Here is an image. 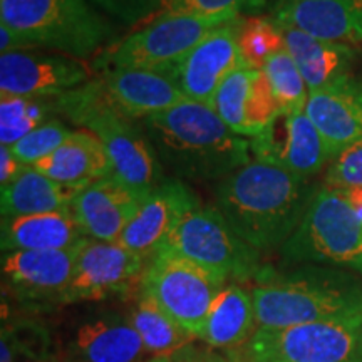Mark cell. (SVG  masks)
Listing matches in <instances>:
<instances>
[{"label": "cell", "mask_w": 362, "mask_h": 362, "mask_svg": "<svg viewBox=\"0 0 362 362\" xmlns=\"http://www.w3.org/2000/svg\"><path fill=\"white\" fill-rule=\"evenodd\" d=\"M319 188L310 178L253 158L220 180L215 208L248 245L272 252L292 237Z\"/></svg>", "instance_id": "6da1fadb"}, {"label": "cell", "mask_w": 362, "mask_h": 362, "mask_svg": "<svg viewBox=\"0 0 362 362\" xmlns=\"http://www.w3.org/2000/svg\"><path fill=\"white\" fill-rule=\"evenodd\" d=\"M141 128L163 170L178 180H223L253 160L250 141L203 103H181L143 119Z\"/></svg>", "instance_id": "7a4b0ae2"}, {"label": "cell", "mask_w": 362, "mask_h": 362, "mask_svg": "<svg viewBox=\"0 0 362 362\" xmlns=\"http://www.w3.org/2000/svg\"><path fill=\"white\" fill-rule=\"evenodd\" d=\"M57 115L94 133L111 163V175L144 198L166 180L155 148L136 124L111 103L101 79L88 81L56 98Z\"/></svg>", "instance_id": "3957f363"}, {"label": "cell", "mask_w": 362, "mask_h": 362, "mask_svg": "<svg viewBox=\"0 0 362 362\" xmlns=\"http://www.w3.org/2000/svg\"><path fill=\"white\" fill-rule=\"evenodd\" d=\"M252 288L259 327H288L362 312V282L336 269H265Z\"/></svg>", "instance_id": "277c9868"}, {"label": "cell", "mask_w": 362, "mask_h": 362, "mask_svg": "<svg viewBox=\"0 0 362 362\" xmlns=\"http://www.w3.org/2000/svg\"><path fill=\"white\" fill-rule=\"evenodd\" d=\"M0 21L33 49L81 59L107 49L115 29L86 0H0Z\"/></svg>", "instance_id": "5b68a950"}, {"label": "cell", "mask_w": 362, "mask_h": 362, "mask_svg": "<svg viewBox=\"0 0 362 362\" xmlns=\"http://www.w3.org/2000/svg\"><path fill=\"white\" fill-rule=\"evenodd\" d=\"M362 312L288 325L259 327L245 346L226 352L235 362H362Z\"/></svg>", "instance_id": "8992f818"}, {"label": "cell", "mask_w": 362, "mask_h": 362, "mask_svg": "<svg viewBox=\"0 0 362 362\" xmlns=\"http://www.w3.org/2000/svg\"><path fill=\"white\" fill-rule=\"evenodd\" d=\"M285 264H330L357 269L362 262V223L342 189L320 187L292 237L280 248Z\"/></svg>", "instance_id": "52a82bcc"}, {"label": "cell", "mask_w": 362, "mask_h": 362, "mask_svg": "<svg viewBox=\"0 0 362 362\" xmlns=\"http://www.w3.org/2000/svg\"><path fill=\"white\" fill-rule=\"evenodd\" d=\"M242 16H158L98 59L110 69H148L171 72L189 52L221 25Z\"/></svg>", "instance_id": "ba28073f"}, {"label": "cell", "mask_w": 362, "mask_h": 362, "mask_svg": "<svg viewBox=\"0 0 362 362\" xmlns=\"http://www.w3.org/2000/svg\"><path fill=\"white\" fill-rule=\"evenodd\" d=\"M226 280L218 272L165 247L148 264L141 293L153 298L171 319L198 339L211 304L223 291Z\"/></svg>", "instance_id": "9c48e42d"}, {"label": "cell", "mask_w": 362, "mask_h": 362, "mask_svg": "<svg viewBox=\"0 0 362 362\" xmlns=\"http://www.w3.org/2000/svg\"><path fill=\"white\" fill-rule=\"evenodd\" d=\"M165 247L226 279H257L264 270L260 252L248 245L215 206L198 205L189 210Z\"/></svg>", "instance_id": "30bf717a"}, {"label": "cell", "mask_w": 362, "mask_h": 362, "mask_svg": "<svg viewBox=\"0 0 362 362\" xmlns=\"http://www.w3.org/2000/svg\"><path fill=\"white\" fill-rule=\"evenodd\" d=\"M149 260L129 252L117 242L86 238L79 245L74 274L62 304L104 300L141 292Z\"/></svg>", "instance_id": "8fae6325"}, {"label": "cell", "mask_w": 362, "mask_h": 362, "mask_svg": "<svg viewBox=\"0 0 362 362\" xmlns=\"http://www.w3.org/2000/svg\"><path fill=\"white\" fill-rule=\"evenodd\" d=\"M252 156L293 175L312 178L332 161V153L305 110L282 111L250 139Z\"/></svg>", "instance_id": "7c38bea8"}, {"label": "cell", "mask_w": 362, "mask_h": 362, "mask_svg": "<svg viewBox=\"0 0 362 362\" xmlns=\"http://www.w3.org/2000/svg\"><path fill=\"white\" fill-rule=\"evenodd\" d=\"M88 81V66L66 54L25 49L0 56L2 98H57Z\"/></svg>", "instance_id": "4fadbf2b"}, {"label": "cell", "mask_w": 362, "mask_h": 362, "mask_svg": "<svg viewBox=\"0 0 362 362\" xmlns=\"http://www.w3.org/2000/svg\"><path fill=\"white\" fill-rule=\"evenodd\" d=\"M200 205L197 194L178 178H166L141 200L117 243L151 262L165 248L180 220Z\"/></svg>", "instance_id": "5bb4252c"}, {"label": "cell", "mask_w": 362, "mask_h": 362, "mask_svg": "<svg viewBox=\"0 0 362 362\" xmlns=\"http://www.w3.org/2000/svg\"><path fill=\"white\" fill-rule=\"evenodd\" d=\"M79 245L67 250L4 252V285L21 300L62 304L74 274Z\"/></svg>", "instance_id": "9a60e30c"}, {"label": "cell", "mask_w": 362, "mask_h": 362, "mask_svg": "<svg viewBox=\"0 0 362 362\" xmlns=\"http://www.w3.org/2000/svg\"><path fill=\"white\" fill-rule=\"evenodd\" d=\"M240 22L242 17L214 30L171 71L188 101L210 104L223 81L247 66L238 47Z\"/></svg>", "instance_id": "2e32d148"}, {"label": "cell", "mask_w": 362, "mask_h": 362, "mask_svg": "<svg viewBox=\"0 0 362 362\" xmlns=\"http://www.w3.org/2000/svg\"><path fill=\"white\" fill-rule=\"evenodd\" d=\"M270 16L314 37L362 44V0H272Z\"/></svg>", "instance_id": "e0dca14e"}, {"label": "cell", "mask_w": 362, "mask_h": 362, "mask_svg": "<svg viewBox=\"0 0 362 362\" xmlns=\"http://www.w3.org/2000/svg\"><path fill=\"white\" fill-rule=\"evenodd\" d=\"M141 200L115 175H107L81 189L71 211L88 238L117 242Z\"/></svg>", "instance_id": "ac0fdd59"}, {"label": "cell", "mask_w": 362, "mask_h": 362, "mask_svg": "<svg viewBox=\"0 0 362 362\" xmlns=\"http://www.w3.org/2000/svg\"><path fill=\"white\" fill-rule=\"evenodd\" d=\"M99 79L111 103L134 121H143L188 101L171 72L110 69Z\"/></svg>", "instance_id": "d6986e66"}, {"label": "cell", "mask_w": 362, "mask_h": 362, "mask_svg": "<svg viewBox=\"0 0 362 362\" xmlns=\"http://www.w3.org/2000/svg\"><path fill=\"white\" fill-rule=\"evenodd\" d=\"M305 112L336 158L362 139V81L349 76L330 88L310 93Z\"/></svg>", "instance_id": "ffe728a7"}, {"label": "cell", "mask_w": 362, "mask_h": 362, "mask_svg": "<svg viewBox=\"0 0 362 362\" xmlns=\"http://www.w3.org/2000/svg\"><path fill=\"white\" fill-rule=\"evenodd\" d=\"M282 30L285 49L296 61L310 93L330 88L352 76L356 47L314 37L288 25H282Z\"/></svg>", "instance_id": "44dd1931"}, {"label": "cell", "mask_w": 362, "mask_h": 362, "mask_svg": "<svg viewBox=\"0 0 362 362\" xmlns=\"http://www.w3.org/2000/svg\"><path fill=\"white\" fill-rule=\"evenodd\" d=\"M33 166L47 178L79 189L111 175L106 149L88 129L72 131L56 151Z\"/></svg>", "instance_id": "7402d4cb"}, {"label": "cell", "mask_w": 362, "mask_h": 362, "mask_svg": "<svg viewBox=\"0 0 362 362\" xmlns=\"http://www.w3.org/2000/svg\"><path fill=\"white\" fill-rule=\"evenodd\" d=\"M78 362H149L153 357L128 317L111 314L89 320L76 332Z\"/></svg>", "instance_id": "603a6c76"}, {"label": "cell", "mask_w": 362, "mask_h": 362, "mask_svg": "<svg viewBox=\"0 0 362 362\" xmlns=\"http://www.w3.org/2000/svg\"><path fill=\"white\" fill-rule=\"evenodd\" d=\"M259 329L252 292L238 284L225 285L211 304L198 339L210 349H240Z\"/></svg>", "instance_id": "cb8c5ba5"}, {"label": "cell", "mask_w": 362, "mask_h": 362, "mask_svg": "<svg viewBox=\"0 0 362 362\" xmlns=\"http://www.w3.org/2000/svg\"><path fill=\"white\" fill-rule=\"evenodd\" d=\"M86 238L71 210L2 218V252L67 250Z\"/></svg>", "instance_id": "d4e9b609"}, {"label": "cell", "mask_w": 362, "mask_h": 362, "mask_svg": "<svg viewBox=\"0 0 362 362\" xmlns=\"http://www.w3.org/2000/svg\"><path fill=\"white\" fill-rule=\"evenodd\" d=\"M79 188L66 187L39 173L34 166H22L19 175L0 193L2 218L52 214L71 210Z\"/></svg>", "instance_id": "484cf974"}, {"label": "cell", "mask_w": 362, "mask_h": 362, "mask_svg": "<svg viewBox=\"0 0 362 362\" xmlns=\"http://www.w3.org/2000/svg\"><path fill=\"white\" fill-rule=\"evenodd\" d=\"M128 319L153 359L178 354L197 341L193 334L181 327L153 298L141 292Z\"/></svg>", "instance_id": "4316f807"}, {"label": "cell", "mask_w": 362, "mask_h": 362, "mask_svg": "<svg viewBox=\"0 0 362 362\" xmlns=\"http://www.w3.org/2000/svg\"><path fill=\"white\" fill-rule=\"evenodd\" d=\"M57 115L56 98H2L0 143L13 146L35 128Z\"/></svg>", "instance_id": "83f0119b"}, {"label": "cell", "mask_w": 362, "mask_h": 362, "mask_svg": "<svg viewBox=\"0 0 362 362\" xmlns=\"http://www.w3.org/2000/svg\"><path fill=\"white\" fill-rule=\"evenodd\" d=\"M238 47L243 61L262 69L269 59L285 49L282 25L272 16H252L238 25Z\"/></svg>", "instance_id": "f1b7e54d"}, {"label": "cell", "mask_w": 362, "mask_h": 362, "mask_svg": "<svg viewBox=\"0 0 362 362\" xmlns=\"http://www.w3.org/2000/svg\"><path fill=\"white\" fill-rule=\"evenodd\" d=\"M262 71L269 79L280 112L305 110L310 90L287 49L274 54L262 67Z\"/></svg>", "instance_id": "f546056e"}, {"label": "cell", "mask_w": 362, "mask_h": 362, "mask_svg": "<svg viewBox=\"0 0 362 362\" xmlns=\"http://www.w3.org/2000/svg\"><path fill=\"white\" fill-rule=\"evenodd\" d=\"M257 69L240 67L223 81L208 106L221 117L233 133L245 138V104Z\"/></svg>", "instance_id": "4dcf8cb0"}, {"label": "cell", "mask_w": 362, "mask_h": 362, "mask_svg": "<svg viewBox=\"0 0 362 362\" xmlns=\"http://www.w3.org/2000/svg\"><path fill=\"white\" fill-rule=\"evenodd\" d=\"M71 133L72 131H69L66 123H62L57 117H52L40 124L39 128H35L33 133L27 134L25 138H22L19 143L11 146V149L22 165L33 166L56 151Z\"/></svg>", "instance_id": "1f68e13d"}, {"label": "cell", "mask_w": 362, "mask_h": 362, "mask_svg": "<svg viewBox=\"0 0 362 362\" xmlns=\"http://www.w3.org/2000/svg\"><path fill=\"white\" fill-rule=\"evenodd\" d=\"M265 7L267 0H165L158 16H257Z\"/></svg>", "instance_id": "d6a6232c"}, {"label": "cell", "mask_w": 362, "mask_h": 362, "mask_svg": "<svg viewBox=\"0 0 362 362\" xmlns=\"http://www.w3.org/2000/svg\"><path fill=\"white\" fill-rule=\"evenodd\" d=\"M2 336L11 342L17 362L49 359V336L42 325L35 322H16L4 325Z\"/></svg>", "instance_id": "836d02e7"}, {"label": "cell", "mask_w": 362, "mask_h": 362, "mask_svg": "<svg viewBox=\"0 0 362 362\" xmlns=\"http://www.w3.org/2000/svg\"><path fill=\"white\" fill-rule=\"evenodd\" d=\"M362 185V139L342 149L329 163L324 176V187L351 188Z\"/></svg>", "instance_id": "e575fe53"}, {"label": "cell", "mask_w": 362, "mask_h": 362, "mask_svg": "<svg viewBox=\"0 0 362 362\" xmlns=\"http://www.w3.org/2000/svg\"><path fill=\"white\" fill-rule=\"evenodd\" d=\"M119 22L136 25L158 16L165 0H90Z\"/></svg>", "instance_id": "d590c367"}, {"label": "cell", "mask_w": 362, "mask_h": 362, "mask_svg": "<svg viewBox=\"0 0 362 362\" xmlns=\"http://www.w3.org/2000/svg\"><path fill=\"white\" fill-rule=\"evenodd\" d=\"M22 163L17 160L8 146H0V187H7L19 175Z\"/></svg>", "instance_id": "8d00e7d4"}, {"label": "cell", "mask_w": 362, "mask_h": 362, "mask_svg": "<svg viewBox=\"0 0 362 362\" xmlns=\"http://www.w3.org/2000/svg\"><path fill=\"white\" fill-rule=\"evenodd\" d=\"M181 356L187 362H235L228 354H218L215 349H194L188 346L187 349L181 351Z\"/></svg>", "instance_id": "74e56055"}, {"label": "cell", "mask_w": 362, "mask_h": 362, "mask_svg": "<svg viewBox=\"0 0 362 362\" xmlns=\"http://www.w3.org/2000/svg\"><path fill=\"white\" fill-rule=\"evenodd\" d=\"M0 49L2 54L25 51V49H33L19 34L13 33L11 27L0 24Z\"/></svg>", "instance_id": "f35d334b"}, {"label": "cell", "mask_w": 362, "mask_h": 362, "mask_svg": "<svg viewBox=\"0 0 362 362\" xmlns=\"http://www.w3.org/2000/svg\"><path fill=\"white\" fill-rule=\"evenodd\" d=\"M342 193H344V197H346L347 203H349L351 210L354 211L356 216L361 220V223H362V185L361 187L344 188Z\"/></svg>", "instance_id": "ab89813d"}, {"label": "cell", "mask_w": 362, "mask_h": 362, "mask_svg": "<svg viewBox=\"0 0 362 362\" xmlns=\"http://www.w3.org/2000/svg\"><path fill=\"white\" fill-rule=\"evenodd\" d=\"M149 362H187V361H185V357L181 356V352H178V354H175L171 357H160V359H153Z\"/></svg>", "instance_id": "60d3db41"}, {"label": "cell", "mask_w": 362, "mask_h": 362, "mask_svg": "<svg viewBox=\"0 0 362 362\" xmlns=\"http://www.w3.org/2000/svg\"><path fill=\"white\" fill-rule=\"evenodd\" d=\"M34 362H56V361H52V359H44V361H34Z\"/></svg>", "instance_id": "b9f144b4"}, {"label": "cell", "mask_w": 362, "mask_h": 362, "mask_svg": "<svg viewBox=\"0 0 362 362\" xmlns=\"http://www.w3.org/2000/svg\"><path fill=\"white\" fill-rule=\"evenodd\" d=\"M356 270H359L361 272V274H362V262H361V265L359 267H357V269Z\"/></svg>", "instance_id": "7bdbcfd3"}, {"label": "cell", "mask_w": 362, "mask_h": 362, "mask_svg": "<svg viewBox=\"0 0 362 362\" xmlns=\"http://www.w3.org/2000/svg\"><path fill=\"white\" fill-rule=\"evenodd\" d=\"M361 356H362V344H361Z\"/></svg>", "instance_id": "ee69618b"}]
</instances>
